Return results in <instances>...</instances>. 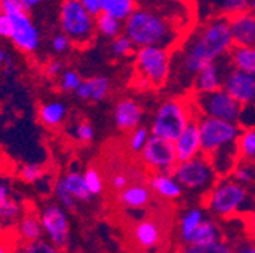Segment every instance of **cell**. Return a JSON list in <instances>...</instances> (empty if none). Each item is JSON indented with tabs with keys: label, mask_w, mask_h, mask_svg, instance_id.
Returning a JSON list of instances; mask_svg holds the SVG:
<instances>
[{
	"label": "cell",
	"mask_w": 255,
	"mask_h": 253,
	"mask_svg": "<svg viewBox=\"0 0 255 253\" xmlns=\"http://www.w3.org/2000/svg\"><path fill=\"white\" fill-rule=\"evenodd\" d=\"M231 177L236 179L237 182L248 185L255 182V166L254 163H246V161H239L231 171Z\"/></svg>",
	"instance_id": "cell-38"
},
{
	"label": "cell",
	"mask_w": 255,
	"mask_h": 253,
	"mask_svg": "<svg viewBox=\"0 0 255 253\" xmlns=\"http://www.w3.org/2000/svg\"><path fill=\"white\" fill-rule=\"evenodd\" d=\"M0 8H2V12L12 18L14 32L11 41L14 47L23 53H35L41 46V34L40 29L32 21L29 11L9 0H0Z\"/></svg>",
	"instance_id": "cell-8"
},
{
	"label": "cell",
	"mask_w": 255,
	"mask_h": 253,
	"mask_svg": "<svg viewBox=\"0 0 255 253\" xmlns=\"http://www.w3.org/2000/svg\"><path fill=\"white\" fill-rule=\"evenodd\" d=\"M217 15L231 17L242 11H251V0H214Z\"/></svg>",
	"instance_id": "cell-33"
},
{
	"label": "cell",
	"mask_w": 255,
	"mask_h": 253,
	"mask_svg": "<svg viewBox=\"0 0 255 253\" xmlns=\"http://www.w3.org/2000/svg\"><path fill=\"white\" fill-rule=\"evenodd\" d=\"M233 47L234 41L228 17L214 15L175 50L178 61L172 59V70L175 69L184 79L193 82L204 66L225 59Z\"/></svg>",
	"instance_id": "cell-2"
},
{
	"label": "cell",
	"mask_w": 255,
	"mask_h": 253,
	"mask_svg": "<svg viewBox=\"0 0 255 253\" xmlns=\"http://www.w3.org/2000/svg\"><path fill=\"white\" fill-rule=\"evenodd\" d=\"M220 241V231L216 226L214 221L211 220H204L199 225V228L195 231L193 237H191L190 244L195 246H205V244H211Z\"/></svg>",
	"instance_id": "cell-30"
},
{
	"label": "cell",
	"mask_w": 255,
	"mask_h": 253,
	"mask_svg": "<svg viewBox=\"0 0 255 253\" xmlns=\"http://www.w3.org/2000/svg\"><path fill=\"white\" fill-rule=\"evenodd\" d=\"M204 221V212L202 209L193 208L190 209L182 218H181V226H179V232H181V240L184 244H190L191 237H193L195 231L199 228V225Z\"/></svg>",
	"instance_id": "cell-28"
},
{
	"label": "cell",
	"mask_w": 255,
	"mask_h": 253,
	"mask_svg": "<svg viewBox=\"0 0 255 253\" xmlns=\"http://www.w3.org/2000/svg\"><path fill=\"white\" fill-rule=\"evenodd\" d=\"M181 253H234V247L228 246L223 241H216L205 246H195V244H184Z\"/></svg>",
	"instance_id": "cell-36"
},
{
	"label": "cell",
	"mask_w": 255,
	"mask_h": 253,
	"mask_svg": "<svg viewBox=\"0 0 255 253\" xmlns=\"http://www.w3.org/2000/svg\"><path fill=\"white\" fill-rule=\"evenodd\" d=\"M64 182H66L67 188L70 189V193L75 196V199L78 202H90L94 196L90 193V189L85 183V179H84V174L79 173V171H69L62 176Z\"/></svg>",
	"instance_id": "cell-25"
},
{
	"label": "cell",
	"mask_w": 255,
	"mask_h": 253,
	"mask_svg": "<svg viewBox=\"0 0 255 253\" xmlns=\"http://www.w3.org/2000/svg\"><path fill=\"white\" fill-rule=\"evenodd\" d=\"M12 32H14L12 18L5 12H0V38H9L11 40Z\"/></svg>",
	"instance_id": "cell-46"
},
{
	"label": "cell",
	"mask_w": 255,
	"mask_h": 253,
	"mask_svg": "<svg viewBox=\"0 0 255 253\" xmlns=\"http://www.w3.org/2000/svg\"><path fill=\"white\" fill-rule=\"evenodd\" d=\"M143 117H144V111L141 105L131 97L120 99L113 111L116 129L120 132H131L132 129L138 128L143 123Z\"/></svg>",
	"instance_id": "cell-16"
},
{
	"label": "cell",
	"mask_w": 255,
	"mask_h": 253,
	"mask_svg": "<svg viewBox=\"0 0 255 253\" xmlns=\"http://www.w3.org/2000/svg\"><path fill=\"white\" fill-rule=\"evenodd\" d=\"M237 156L239 161H255V128L242 129L237 140Z\"/></svg>",
	"instance_id": "cell-27"
},
{
	"label": "cell",
	"mask_w": 255,
	"mask_h": 253,
	"mask_svg": "<svg viewBox=\"0 0 255 253\" xmlns=\"http://www.w3.org/2000/svg\"><path fill=\"white\" fill-rule=\"evenodd\" d=\"M96 29L102 37L114 40L123 34V21L107 12H101L96 17Z\"/></svg>",
	"instance_id": "cell-26"
},
{
	"label": "cell",
	"mask_w": 255,
	"mask_h": 253,
	"mask_svg": "<svg viewBox=\"0 0 255 253\" xmlns=\"http://www.w3.org/2000/svg\"><path fill=\"white\" fill-rule=\"evenodd\" d=\"M137 8V0H102V12L125 21Z\"/></svg>",
	"instance_id": "cell-29"
},
{
	"label": "cell",
	"mask_w": 255,
	"mask_h": 253,
	"mask_svg": "<svg viewBox=\"0 0 255 253\" xmlns=\"http://www.w3.org/2000/svg\"><path fill=\"white\" fill-rule=\"evenodd\" d=\"M237 123L240 124L242 129L255 128V105H243V109Z\"/></svg>",
	"instance_id": "cell-45"
},
{
	"label": "cell",
	"mask_w": 255,
	"mask_h": 253,
	"mask_svg": "<svg viewBox=\"0 0 255 253\" xmlns=\"http://www.w3.org/2000/svg\"><path fill=\"white\" fill-rule=\"evenodd\" d=\"M164 226L158 218H144L132 228V246L138 250H153L163 244L164 240Z\"/></svg>",
	"instance_id": "cell-15"
},
{
	"label": "cell",
	"mask_w": 255,
	"mask_h": 253,
	"mask_svg": "<svg viewBox=\"0 0 255 253\" xmlns=\"http://www.w3.org/2000/svg\"><path fill=\"white\" fill-rule=\"evenodd\" d=\"M254 166H255V161H254Z\"/></svg>",
	"instance_id": "cell-57"
},
{
	"label": "cell",
	"mask_w": 255,
	"mask_h": 253,
	"mask_svg": "<svg viewBox=\"0 0 255 253\" xmlns=\"http://www.w3.org/2000/svg\"><path fill=\"white\" fill-rule=\"evenodd\" d=\"M249 232H251L252 240L255 241V211H254V212H252V215H251V226H249Z\"/></svg>",
	"instance_id": "cell-53"
},
{
	"label": "cell",
	"mask_w": 255,
	"mask_h": 253,
	"mask_svg": "<svg viewBox=\"0 0 255 253\" xmlns=\"http://www.w3.org/2000/svg\"><path fill=\"white\" fill-rule=\"evenodd\" d=\"M150 129L147 126H143L140 124L138 128L132 129L131 132H128V138H126V147L131 153L134 155H140L141 150L144 149L146 143L149 141L150 138Z\"/></svg>",
	"instance_id": "cell-31"
},
{
	"label": "cell",
	"mask_w": 255,
	"mask_h": 253,
	"mask_svg": "<svg viewBox=\"0 0 255 253\" xmlns=\"http://www.w3.org/2000/svg\"><path fill=\"white\" fill-rule=\"evenodd\" d=\"M64 70L66 67H64V62L61 59H50L44 67V75L47 78H59Z\"/></svg>",
	"instance_id": "cell-47"
},
{
	"label": "cell",
	"mask_w": 255,
	"mask_h": 253,
	"mask_svg": "<svg viewBox=\"0 0 255 253\" xmlns=\"http://www.w3.org/2000/svg\"><path fill=\"white\" fill-rule=\"evenodd\" d=\"M66 211L59 203H49L40 215L44 235L61 250H66L70 243V223Z\"/></svg>",
	"instance_id": "cell-12"
},
{
	"label": "cell",
	"mask_w": 255,
	"mask_h": 253,
	"mask_svg": "<svg viewBox=\"0 0 255 253\" xmlns=\"http://www.w3.org/2000/svg\"><path fill=\"white\" fill-rule=\"evenodd\" d=\"M191 99H193L198 114L228 121L237 123L243 109V105L236 97H233L223 86L211 92H191Z\"/></svg>",
	"instance_id": "cell-10"
},
{
	"label": "cell",
	"mask_w": 255,
	"mask_h": 253,
	"mask_svg": "<svg viewBox=\"0 0 255 253\" xmlns=\"http://www.w3.org/2000/svg\"><path fill=\"white\" fill-rule=\"evenodd\" d=\"M59 27L76 47H87L94 41L96 17L91 15L79 0H62L59 6Z\"/></svg>",
	"instance_id": "cell-6"
},
{
	"label": "cell",
	"mask_w": 255,
	"mask_h": 253,
	"mask_svg": "<svg viewBox=\"0 0 255 253\" xmlns=\"http://www.w3.org/2000/svg\"><path fill=\"white\" fill-rule=\"evenodd\" d=\"M234 253H255V241L252 240L249 243H240L234 247Z\"/></svg>",
	"instance_id": "cell-49"
},
{
	"label": "cell",
	"mask_w": 255,
	"mask_h": 253,
	"mask_svg": "<svg viewBox=\"0 0 255 253\" xmlns=\"http://www.w3.org/2000/svg\"><path fill=\"white\" fill-rule=\"evenodd\" d=\"M84 179H85V183L90 189V193L93 196H101L104 193V188H105V179L101 173V170L98 167H88L85 171H84Z\"/></svg>",
	"instance_id": "cell-35"
},
{
	"label": "cell",
	"mask_w": 255,
	"mask_h": 253,
	"mask_svg": "<svg viewBox=\"0 0 255 253\" xmlns=\"http://www.w3.org/2000/svg\"><path fill=\"white\" fill-rule=\"evenodd\" d=\"M172 174L184 188L191 191H210L220 179L211 160L204 153L193 160L178 163Z\"/></svg>",
	"instance_id": "cell-9"
},
{
	"label": "cell",
	"mask_w": 255,
	"mask_h": 253,
	"mask_svg": "<svg viewBox=\"0 0 255 253\" xmlns=\"http://www.w3.org/2000/svg\"><path fill=\"white\" fill-rule=\"evenodd\" d=\"M196 121L199 126L202 153L208 158L222 149L237 146V140L242 132L239 123L201 114L198 115Z\"/></svg>",
	"instance_id": "cell-7"
},
{
	"label": "cell",
	"mask_w": 255,
	"mask_h": 253,
	"mask_svg": "<svg viewBox=\"0 0 255 253\" xmlns=\"http://www.w3.org/2000/svg\"><path fill=\"white\" fill-rule=\"evenodd\" d=\"M191 97H169L159 103L150 121V134L175 141L190 121L198 118Z\"/></svg>",
	"instance_id": "cell-3"
},
{
	"label": "cell",
	"mask_w": 255,
	"mask_h": 253,
	"mask_svg": "<svg viewBox=\"0 0 255 253\" xmlns=\"http://www.w3.org/2000/svg\"><path fill=\"white\" fill-rule=\"evenodd\" d=\"M249 200V193L243 183L236 179L225 176L220 177L216 185L207 191L204 199L205 208H208L213 214L228 218L236 214H240Z\"/></svg>",
	"instance_id": "cell-5"
},
{
	"label": "cell",
	"mask_w": 255,
	"mask_h": 253,
	"mask_svg": "<svg viewBox=\"0 0 255 253\" xmlns=\"http://www.w3.org/2000/svg\"><path fill=\"white\" fill-rule=\"evenodd\" d=\"M70 134H72V137H73L78 143H81V144H88V143H91V141L94 140V135H96L93 124H91L90 121H87V120L78 121V123L73 126V129L70 131Z\"/></svg>",
	"instance_id": "cell-39"
},
{
	"label": "cell",
	"mask_w": 255,
	"mask_h": 253,
	"mask_svg": "<svg viewBox=\"0 0 255 253\" xmlns=\"http://www.w3.org/2000/svg\"><path fill=\"white\" fill-rule=\"evenodd\" d=\"M131 183H135V182H131V176L128 173H125L123 170H117L110 176V188L113 189L114 193L122 191L123 188H126L128 185H131Z\"/></svg>",
	"instance_id": "cell-44"
},
{
	"label": "cell",
	"mask_w": 255,
	"mask_h": 253,
	"mask_svg": "<svg viewBox=\"0 0 255 253\" xmlns=\"http://www.w3.org/2000/svg\"><path fill=\"white\" fill-rule=\"evenodd\" d=\"M21 253H61V249H58L55 244H52L50 241H44V240H38V241H32L27 243Z\"/></svg>",
	"instance_id": "cell-42"
},
{
	"label": "cell",
	"mask_w": 255,
	"mask_h": 253,
	"mask_svg": "<svg viewBox=\"0 0 255 253\" xmlns=\"http://www.w3.org/2000/svg\"><path fill=\"white\" fill-rule=\"evenodd\" d=\"M111 91V81L107 76H94L84 79L79 88L75 91L78 99L84 102H93V103H101L104 102Z\"/></svg>",
	"instance_id": "cell-20"
},
{
	"label": "cell",
	"mask_w": 255,
	"mask_h": 253,
	"mask_svg": "<svg viewBox=\"0 0 255 253\" xmlns=\"http://www.w3.org/2000/svg\"><path fill=\"white\" fill-rule=\"evenodd\" d=\"M227 59L231 67L255 75V47L234 46L228 53Z\"/></svg>",
	"instance_id": "cell-23"
},
{
	"label": "cell",
	"mask_w": 255,
	"mask_h": 253,
	"mask_svg": "<svg viewBox=\"0 0 255 253\" xmlns=\"http://www.w3.org/2000/svg\"><path fill=\"white\" fill-rule=\"evenodd\" d=\"M152 194L146 182H135L117 193V202L128 209H143L150 203Z\"/></svg>",
	"instance_id": "cell-21"
},
{
	"label": "cell",
	"mask_w": 255,
	"mask_h": 253,
	"mask_svg": "<svg viewBox=\"0 0 255 253\" xmlns=\"http://www.w3.org/2000/svg\"><path fill=\"white\" fill-rule=\"evenodd\" d=\"M150 191L156 194L159 199L164 200H175L182 196V185L176 180V177L172 173L158 171L150 176H147L146 180Z\"/></svg>",
	"instance_id": "cell-19"
},
{
	"label": "cell",
	"mask_w": 255,
	"mask_h": 253,
	"mask_svg": "<svg viewBox=\"0 0 255 253\" xmlns=\"http://www.w3.org/2000/svg\"><path fill=\"white\" fill-rule=\"evenodd\" d=\"M0 12H2V8H0Z\"/></svg>",
	"instance_id": "cell-56"
},
{
	"label": "cell",
	"mask_w": 255,
	"mask_h": 253,
	"mask_svg": "<svg viewBox=\"0 0 255 253\" xmlns=\"http://www.w3.org/2000/svg\"><path fill=\"white\" fill-rule=\"evenodd\" d=\"M79 2L94 17H98L102 12V0H79Z\"/></svg>",
	"instance_id": "cell-48"
},
{
	"label": "cell",
	"mask_w": 255,
	"mask_h": 253,
	"mask_svg": "<svg viewBox=\"0 0 255 253\" xmlns=\"http://www.w3.org/2000/svg\"><path fill=\"white\" fill-rule=\"evenodd\" d=\"M8 197H11V188L5 182L0 180V200H5Z\"/></svg>",
	"instance_id": "cell-50"
},
{
	"label": "cell",
	"mask_w": 255,
	"mask_h": 253,
	"mask_svg": "<svg viewBox=\"0 0 255 253\" xmlns=\"http://www.w3.org/2000/svg\"><path fill=\"white\" fill-rule=\"evenodd\" d=\"M178 163L193 160V158L199 156L202 153L201 146V134H199V126L198 121L193 120L187 124V128L181 132V135L173 141Z\"/></svg>",
	"instance_id": "cell-18"
},
{
	"label": "cell",
	"mask_w": 255,
	"mask_h": 253,
	"mask_svg": "<svg viewBox=\"0 0 255 253\" xmlns=\"http://www.w3.org/2000/svg\"><path fill=\"white\" fill-rule=\"evenodd\" d=\"M46 176V169L41 164H24L20 169V177L26 183H37Z\"/></svg>",
	"instance_id": "cell-40"
},
{
	"label": "cell",
	"mask_w": 255,
	"mask_h": 253,
	"mask_svg": "<svg viewBox=\"0 0 255 253\" xmlns=\"http://www.w3.org/2000/svg\"><path fill=\"white\" fill-rule=\"evenodd\" d=\"M228 66H230V62L227 58L204 66L195 76L193 82H191V92L202 94V92H211V91L222 88L223 78H225V72Z\"/></svg>",
	"instance_id": "cell-14"
},
{
	"label": "cell",
	"mask_w": 255,
	"mask_h": 253,
	"mask_svg": "<svg viewBox=\"0 0 255 253\" xmlns=\"http://www.w3.org/2000/svg\"><path fill=\"white\" fill-rule=\"evenodd\" d=\"M18 234L26 243L41 240L44 235V229H43L40 217H37L35 214L23 215L18 223Z\"/></svg>",
	"instance_id": "cell-24"
},
{
	"label": "cell",
	"mask_w": 255,
	"mask_h": 253,
	"mask_svg": "<svg viewBox=\"0 0 255 253\" xmlns=\"http://www.w3.org/2000/svg\"><path fill=\"white\" fill-rule=\"evenodd\" d=\"M223 88L242 105H255V75L228 66L223 78Z\"/></svg>",
	"instance_id": "cell-13"
},
{
	"label": "cell",
	"mask_w": 255,
	"mask_h": 253,
	"mask_svg": "<svg viewBox=\"0 0 255 253\" xmlns=\"http://www.w3.org/2000/svg\"><path fill=\"white\" fill-rule=\"evenodd\" d=\"M172 56L173 52L166 47H138L134 55L135 76L147 81L153 89L166 86L172 76Z\"/></svg>",
	"instance_id": "cell-4"
},
{
	"label": "cell",
	"mask_w": 255,
	"mask_h": 253,
	"mask_svg": "<svg viewBox=\"0 0 255 253\" xmlns=\"http://www.w3.org/2000/svg\"><path fill=\"white\" fill-rule=\"evenodd\" d=\"M0 253H9V252H8V249H6L2 243H0Z\"/></svg>",
	"instance_id": "cell-55"
},
{
	"label": "cell",
	"mask_w": 255,
	"mask_h": 253,
	"mask_svg": "<svg viewBox=\"0 0 255 253\" xmlns=\"http://www.w3.org/2000/svg\"><path fill=\"white\" fill-rule=\"evenodd\" d=\"M228 20L234 46L255 47V11H242Z\"/></svg>",
	"instance_id": "cell-17"
},
{
	"label": "cell",
	"mask_w": 255,
	"mask_h": 253,
	"mask_svg": "<svg viewBox=\"0 0 255 253\" xmlns=\"http://www.w3.org/2000/svg\"><path fill=\"white\" fill-rule=\"evenodd\" d=\"M20 215V205L12 199L8 197L0 200V221H11Z\"/></svg>",
	"instance_id": "cell-41"
},
{
	"label": "cell",
	"mask_w": 255,
	"mask_h": 253,
	"mask_svg": "<svg viewBox=\"0 0 255 253\" xmlns=\"http://www.w3.org/2000/svg\"><path fill=\"white\" fill-rule=\"evenodd\" d=\"M44 2H46V0H24V8L27 11H30L32 8H35V6H38V5H41Z\"/></svg>",
	"instance_id": "cell-51"
},
{
	"label": "cell",
	"mask_w": 255,
	"mask_h": 253,
	"mask_svg": "<svg viewBox=\"0 0 255 253\" xmlns=\"http://www.w3.org/2000/svg\"><path fill=\"white\" fill-rule=\"evenodd\" d=\"M140 160L149 171L172 173L178 164L175 143L161 137L150 135L144 149L140 153Z\"/></svg>",
	"instance_id": "cell-11"
},
{
	"label": "cell",
	"mask_w": 255,
	"mask_h": 253,
	"mask_svg": "<svg viewBox=\"0 0 255 253\" xmlns=\"http://www.w3.org/2000/svg\"><path fill=\"white\" fill-rule=\"evenodd\" d=\"M69 115V106L62 100L44 102L38 109V118L43 126L49 129H58L64 124Z\"/></svg>",
	"instance_id": "cell-22"
},
{
	"label": "cell",
	"mask_w": 255,
	"mask_h": 253,
	"mask_svg": "<svg viewBox=\"0 0 255 253\" xmlns=\"http://www.w3.org/2000/svg\"><path fill=\"white\" fill-rule=\"evenodd\" d=\"M135 50H137V46L125 32L111 41V55L116 59L129 58L131 55H135Z\"/></svg>",
	"instance_id": "cell-32"
},
{
	"label": "cell",
	"mask_w": 255,
	"mask_h": 253,
	"mask_svg": "<svg viewBox=\"0 0 255 253\" xmlns=\"http://www.w3.org/2000/svg\"><path fill=\"white\" fill-rule=\"evenodd\" d=\"M9 2H14V3H17V5H20V6L24 8V0H9ZM24 9H26V8H24Z\"/></svg>",
	"instance_id": "cell-54"
},
{
	"label": "cell",
	"mask_w": 255,
	"mask_h": 253,
	"mask_svg": "<svg viewBox=\"0 0 255 253\" xmlns=\"http://www.w3.org/2000/svg\"><path fill=\"white\" fill-rule=\"evenodd\" d=\"M53 193H55L56 202H58L62 208H66L67 211H75V209H76L78 200H76L75 196L70 193V189L67 188V185H66V182H64L62 177H59V179L55 182Z\"/></svg>",
	"instance_id": "cell-34"
},
{
	"label": "cell",
	"mask_w": 255,
	"mask_h": 253,
	"mask_svg": "<svg viewBox=\"0 0 255 253\" xmlns=\"http://www.w3.org/2000/svg\"><path fill=\"white\" fill-rule=\"evenodd\" d=\"M82 76L78 70L75 69H66L62 72V75L59 76V81H58V88L62 91V92H75L79 85L82 84Z\"/></svg>",
	"instance_id": "cell-37"
},
{
	"label": "cell",
	"mask_w": 255,
	"mask_h": 253,
	"mask_svg": "<svg viewBox=\"0 0 255 253\" xmlns=\"http://www.w3.org/2000/svg\"><path fill=\"white\" fill-rule=\"evenodd\" d=\"M190 17L179 0H137V8L123 21V32L137 49L159 46L175 52L185 41L182 27H193Z\"/></svg>",
	"instance_id": "cell-1"
},
{
	"label": "cell",
	"mask_w": 255,
	"mask_h": 253,
	"mask_svg": "<svg viewBox=\"0 0 255 253\" xmlns=\"http://www.w3.org/2000/svg\"><path fill=\"white\" fill-rule=\"evenodd\" d=\"M73 46V41L69 38V35H66L61 30V32L55 34L52 37V41H50V47H52V52L56 53V55H64L70 50V47Z\"/></svg>",
	"instance_id": "cell-43"
},
{
	"label": "cell",
	"mask_w": 255,
	"mask_h": 253,
	"mask_svg": "<svg viewBox=\"0 0 255 253\" xmlns=\"http://www.w3.org/2000/svg\"><path fill=\"white\" fill-rule=\"evenodd\" d=\"M9 61H11V56L8 55V52L3 47H0V66L8 64Z\"/></svg>",
	"instance_id": "cell-52"
}]
</instances>
